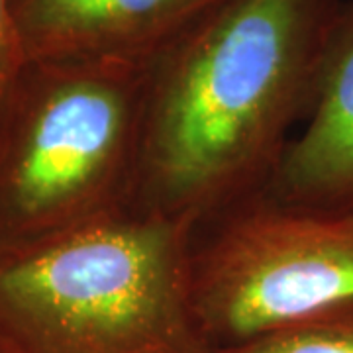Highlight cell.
<instances>
[{
  "label": "cell",
  "instance_id": "obj_8",
  "mask_svg": "<svg viewBox=\"0 0 353 353\" xmlns=\"http://www.w3.org/2000/svg\"><path fill=\"white\" fill-rule=\"evenodd\" d=\"M24 50L14 26L8 0H0V108L24 65Z\"/></svg>",
  "mask_w": 353,
  "mask_h": 353
},
{
  "label": "cell",
  "instance_id": "obj_6",
  "mask_svg": "<svg viewBox=\"0 0 353 353\" xmlns=\"http://www.w3.org/2000/svg\"><path fill=\"white\" fill-rule=\"evenodd\" d=\"M263 194L292 206L353 210V0L341 4L312 108Z\"/></svg>",
  "mask_w": 353,
  "mask_h": 353
},
{
  "label": "cell",
  "instance_id": "obj_1",
  "mask_svg": "<svg viewBox=\"0 0 353 353\" xmlns=\"http://www.w3.org/2000/svg\"><path fill=\"white\" fill-rule=\"evenodd\" d=\"M343 0H220L145 65L134 206L190 228L263 194Z\"/></svg>",
  "mask_w": 353,
  "mask_h": 353
},
{
  "label": "cell",
  "instance_id": "obj_4",
  "mask_svg": "<svg viewBox=\"0 0 353 353\" xmlns=\"http://www.w3.org/2000/svg\"><path fill=\"white\" fill-rule=\"evenodd\" d=\"M190 283L216 352L353 299V210L259 194L194 230Z\"/></svg>",
  "mask_w": 353,
  "mask_h": 353
},
{
  "label": "cell",
  "instance_id": "obj_7",
  "mask_svg": "<svg viewBox=\"0 0 353 353\" xmlns=\"http://www.w3.org/2000/svg\"><path fill=\"white\" fill-rule=\"evenodd\" d=\"M218 353H353V299L324 306Z\"/></svg>",
  "mask_w": 353,
  "mask_h": 353
},
{
  "label": "cell",
  "instance_id": "obj_2",
  "mask_svg": "<svg viewBox=\"0 0 353 353\" xmlns=\"http://www.w3.org/2000/svg\"><path fill=\"white\" fill-rule=\"evenodd\" d=\"M194 228L136 206L0 248L16 353H218L192 303Z\"/></svg>",
  "mask_w": 353,
  "mask_h": 353
},
{
  "label": "cell",
  "instance_id": "obj_9",
  "mask_svg": "<svg viewBox=\"0 0 353 353\" xmlns=\"http://www.w3.org/2000/svg\"><path fill=\"white\" fill-rule=\"evenodd\" d=\"M0 353H16V352H14L12 347H10V345H8L6 341L0 340Z\"/></svg>",
  "mask_w": 353,
  "mask_h": 353
},
{
  "label": "cell",
  "instance_id": "obj_5",
  "mask_svg": "<svg viewBox=\"0 0 353 353\" xmlns=\"http://www.w3.org/2000/svg\"><path fill=\"white\" fill-rule=\"evenodd\" d=\"M220 0H8L26 59L148 65Z\"/></svg>",
  "mask_w": 353,
  "mask_h": 353
},
{
  "label": "cell",
  "instance_id": "obj_3",
  "mask_svg": "<svg viewBox=\"0 0 353 353\" xmlns=\"http://www.w3.org/2000/svg\"><path fill=\"white\" fill-rule=\"evenodd\" d=\"M145 65L26 59L0 108V248L134 206Z\"/></svg>",
  "mask_w": 353,
  "mask_h": 353
}]
</instances>
